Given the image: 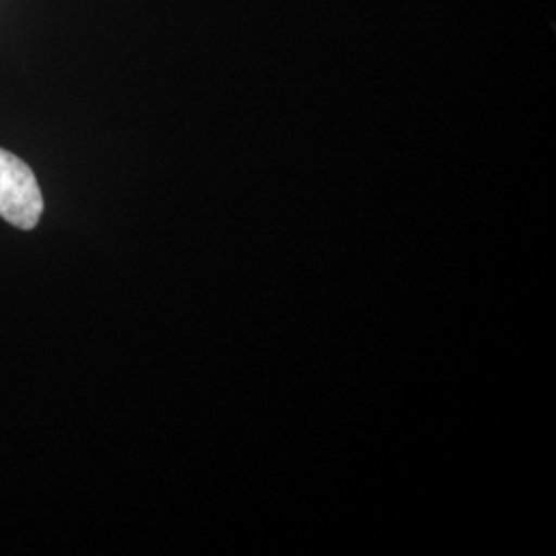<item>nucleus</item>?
Wrapping results in <instances>:
<instances>
[{
	"label": "nucleus",
	"mask_w": 556,
	"mask_h": 556,
	"mask_svg": "<svg viewBox=\"0 0 556 556\" xmlns=\"http://www.w3.org/2000/svg\"><path fill=\"white\" fill-rule=\"evenodd\" d=\"M43 197L31 167L0 149V219L29 231L41 219Z\"/></svg>",
	"instance_id": "1"
}]
</instances>
